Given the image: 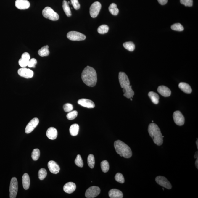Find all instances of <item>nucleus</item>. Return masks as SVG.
<instances>
[{"mask_svg": "<svg viewBox=\"0 0 198 198\" xmlns=\"http://www.w3.org/2000/svg\"><path fill=\"white\" fill-rule=\"evenodd\" d=\"M81 77L83 82L89 87H94L97 83V74L96 70L89 66H87L84 69Z\"/></svg>", "mask_w": 198, "mask_h": 198, "instance_id": "f257e3e1", "label": "nucleus"}, {"mask_svg": "<svg viewBox=\"0 0 198 198\" xmlns=\"http://www.w3.org/2000/svg\"><path fill=\"white\" fill-rule=\"evenodd\" d=\"M119 79L121 88H123L124 96L127 99L133 98L134 92L132 89V86L130 85L129 79L127 75L124 72H120Z\"/></svg>", "mask_w": 198, "mask_h": 198, "instance_id": "f03ea898", "label": "nucleus"}, {"mask_svg": "<svg viewBox=\"0 0 198 198\" xmlns=\"http://www.w3.org/2000/svg\"><path fill=\"white\" fill-rule=\"evenodd\" d=\"M148 131L155 144L158 146L162 145L163 142V138L160 129L157 124L153 123L150 124L148 127Z\"/></svg>", "mask_w": 198, "mask_h": 198, "instance_id": "7ed1b4c3", "label": "nucleus"}, {"mask_svg": "<svg viewBox=\"0 0 198 198\" xmlns=\"http://www.w3.org/2000/svg\"><path fill=\"white\" fill-rule=\"evenodd\" d=\"M114 147L117 153L125 158H130L132 156L131 149L126 144L120 140L114 142Z\"/></svg>", "mask_w": 198, "mask_h": 198, "instance_id": "20e7f679", "label": "nucleus"}, {"mask_svg": "<svg viewBox=\"0 0 198 198\" xmlns=\"http://www.w3.org/2000/svg\"><path fill=\"white\" fill-rule=\"evenodd\" d=\"M43 16L52 21H57L59 18V15L49 7H46L42 11Z\"/></svg>", "mask_w": 198, "mask_h": 198, "instance_id": "39448f33", "label": "nucleus"}, {"mask_svg": "<svg viewBox=\"0 0 198 198\" xmlns=\"http://www.w3.org/2000/svg\"><path fill=\"white\" fill-rule=\"evenodd\" d=\"M18 190V183L16 178H12L11 181L10 189V197L15 198L16 197Z\"/></svg>", "mask_w": 198, "mask_h": 198, "instance_id": "423d86ee", "label": "nucleus"}, {"mask_svg": "<svg viewBox=\"0 0 198 198\" xmlns=\"http://www.w3.org/2000/svg\"><path fill=\"white\" fill-rule=\"evenodd\" d=\"M67 37L69 39L73 41H83L86 39V36L79 32L72 31L69 32L67 34Z\"/></svg>", "mask_w": 198, "mask_h": 198, "instance_id": "0eeeda50", "label": "nucleus"}, {"mask_svg": "<svg viewBox=\"0 0 198 198\" xmlns=\"http://www.w3.org/2000/svg\"><path fill=\"white\" fill-rule=\"evenodd\" d=\"M101 190L99 187L93 186L89 188L85 193L86 197L87 198H93L99 195Z\"/></svg>", "mask_w": 198, "mask_h": 198, "instance_id": "6e6552de", "label": "nucleus"}, {"mask_svg": "<svg viewBox=\"0 0 198 198\" xmlns=\"http://www.w3.org/2000/svg\"><path fill=\"white\" fill-rule=\"evenodd\" d=\"M101 8V3L96 1L92 4L90 8V16L93 18H96L99 15Z\"/></svg>", "mask_w": 198, "mask_h": 198, "instance_id": "1a4fd4ad", "label": "nucleus"}, {"mask_svg": "<svg viewBox=\"0 0 198 198\" xmlns=\"http://www.w3.org/2000/svg\"><path fill=\"white\" fill-rule=\"evenodd\" d=\"M173 117L175 123L179 126H182L185 123V117L180 111H175L173 113Z\"/></svg>", "mask_w": 198, "mask_h": 198, "instance_id": "9d476101", "label": "nucleus"}, {"mask_svg": "<svg viewBox=\"0 0 198 198\" xmlns=\"http://www.w3.org/2000/svg\"><path fill=\"white\" fill-rule=\"evenodd\" d=\"M156 181L159 185L168 189H171L172 186L171 184L167 179L165 177L162 176H159L156 177Z\"/></svg>", "mask_w": 198, "mask_h": 198, "instance_id": "9b49d317", "label": "nucleus"}, {"mask_svg": "<svg viewBox=\"0 0 198 198\" xmlns=\"http://www.w3.org/2000/svg\"><path fill=\"white\" fill-rule=\"evenodd\" d=\"M39 123V120L37 118H34L30 120L26 127L25 132L26 133H30L37 126Z\"/></svg>", "mask_w": 198, "mask_h": 198, "instance_id": "f8f14e48", "label": "nucleus"}, {"mask_svg": "<svg viewBox=\"0 0 198 198\" xmlns=\"http://www.w3.org/2000/svg\"><path fill=\"white\" fill-rule=\"evenodd\" d=\"M18 74L19 76L22 77L26 79H29L33 77V72L29 69L25 67H22L19 69L18 71Z\"/></svg>", "mask_w": 198, "mask_h": 198, "instance_id": "ddd939ff", "label": "nucleus"}, {"mask_svg": "<svg viewBox=\"0 0 198 198\" xmlns=\"http://www.w3.org/2000/svg\"><path fill=\"white\" fill-rule=\"evenodd\" d=\"M30 5V3L27 0H16L15 1V6L20 10H25L29 8Z\"/></svg>", "mask_w": 198, "mask_h": 198, "instance_id": "4468645a", "label": "nucleus"}, {"mask_svg": "<svg viewBox=\"0 0 198 198\" xmlns=\"http://www.w3.org/2000/svg\"><path fill=\"white\" fill-rule=\"evenodd\" d=\"M78 104L82 107L88 108H93L95 107V104L93 101L87 99H82L79 100Z\"/></svg>", "mask_w": 198, "mask_h": 198, "instance_id": "2eb2a0df", "label": "nucleus"}, {"mask_svg": "<svg viewBox=\"0 0 198 198\" xmlns=\"http://www.w3.org/2000/svg\"><path fill=\"white\" fill-rule=\"evenodd\" d=\"M157 91L160 94L165 97H169L171 94V90L165 86H160L158 87Z\"/></svg>", "mask_w": 198, "mask_h": 198, "instance_id": "dca6fc26", "label": "nucleus"}, {"mask_svg": "<svg viewBox=\"0 0 198 198\" xmlns=\"http://www.w3.org/2000/svg\"><path fill=\"white\" fill-rule=\"evenodd\" d=\"M48 167L51 173L57 174L60 171L59 166L54 161H50L48 163Z\"/></svg>", "mask_w": 198, "mask_h": 198, "instance_id": "f3484780", "label": "nucleus"}, {"mask_svg": "<svg viewBox=\"0 0 198 198\" xmlns=\"http://www.w3.org/2000/svg\"><path fill=\"white\" fill-rule=\"evenodd\" d=\"M76 188V184L74 183L69 182L64 185L63 189L65 192L68 194H71L75 191Z\"/></svg>", "mask_w": 198, "mask_h": 198, "instance_id": "a211bd4d", "label": "nucleus"}, {"mask_svg": "<svg viewBox=\"0 0 198 198\" xmlns=\"http://www.w3.org/2000/svg\"><path fill=\"white\" fill-rule=\"evenodd\" d=\"M46 136L49 139H51V140H54L57 137L58 132L57 130L54 127H50L47 130Z\"/></svg>", "mask_w": 198, "mask_h": 198, "instance_id": "6ab92c4d", "label": "nucleus"}, {"mask_svg": "<svg viewBox=\"0 0 198 198\" xmlns=\"http://www.w3.org/2000/svg\"><path fill=\"white\" fill-rule=\"evenodd\" d=\"M109 196L110 198H122L123 194L119 190L112 189L109 192Z\"/></svg>", "mask_w": 198, "mask_h": 198, "instance_id": "aec40b11", "label": "nucleus"}, {"mask_svg": "<svg viewBox=\"0 0 198 198\" xmlns=\"http://www.w3.org/2000/svg\"><path fill=\"white\" fill-rule=\"evenodd\" d=\"M178 86L182 91L187 94H190L192 90L189 84L186 83L181 82L179 84Z\"/></svg>", "mask_w": 198, "mask_h": 198, "instance_id": "412c9836", "label": "nucleus"}, {"mask_svg": "<svg viewBox=\"0 0 198 198\" xmlns=\"http://www.w3.org/2000/svg\"><path fill=\"white\" fill-rule=\"evenodd\" d=\"M22 183L24 189H28L30 186V176L27 173H24L22 176Z\"/></svg>", "mask_w": 198, "mask_h": 198, "instance_id": "4be33fe9", "label": "nucleus"}, {"mask_svg": "<svg viewBox=\"0 0 198 198\" xmlns=\"http://www.w3.org/2000/svg\"><path fill=\"white\" fill-rule=\"evenodd\" d=\"M148 95L153 104H157L159 103V96L157 93L150 91L149 92Z\"/></svg>", "mask_w": 198, "mask_h": 198, "instance_id": "5701e85b", "label": "nucleus"}, {"mask_svg": "<svg viewBox=\"0 0 198 198\" xmlns=\"http://www.w3.org/2000/svg\"><path fill=\"white\" fill-rule=\"evenodd\" d=\"M79 127L77 124H73L70 128V135L73 136H77L79 133Z\"/></svg>", "mask_w": 198, "mask_h": 198, "instance_id": "b1692460", "label": "nucleus"}, {"mask_svg": "<svg viewBox=\"0 0 198 198\" xmlns=\"http://www.w3.org/2000/svg\"><path fill=\"white\" fill-rule=\"evenodd\" d=\"M62 8L63 9L64 12L67 17L71 16L72 13L70 10V8L69 6L68 2L65 0L63 1Z\"/></svg>", "mask_w": 198, "mask_h": 198, "instance_id": "393cba45", "label": "nucleus"}, {"mask_svg": "<svg viewBox=\"0 0 198 198\" xmlns=\"http://www.w3.org/2000/svg\"><path fill=\"white\" fill-rule=\"evenodd\" d=\"M38 54L41 57L48 56L49 55L50 52L49 50L48 45L44 46L41 48L38 51Z\"/></svg>", "mask_w": 198, "mask_h": 198, "instance_id": "a878e982", "label": "nucleus"}, {"mask_svg": "<svg viewBox=\"0 0 198 198\" xmlns=\"http://www.w3.org/2000/svg\"><path fill=\"white\" fill-rule=\"evenodd\" d=\"M109 10L110 13L114 16H117L119 13V9L117 8V6L115 3L110 4L109 7Z\"/></svg>", "mask_w": 198, "mask_h": 198, "instance_id": "bb28decb", "label": "nucleus"}, {"mask_svg": "<svg viewBox=\"0 0 198 198\" xmlns=\"http://www.w3.org/2000/svg\"><path fill=\"white\" fill-rule=\"evenodd\" d=\"M123 46L124 48L130 51H133L135 50V44L131 41L124 43Z\"/></svg>", "mask_w": 198, "mask_h": 198, "instance_id": "cd10ccee", "label": "nucleus"}, {"mask_svg": "<svg viewBox=\"0 0 198 198\" xmlns=\"http://www.w3.org/2000/svg\"><path fill=\"white\" fill-rule=\"evenodd\" d=\"M87 163L90 168H94V167L95 161L94 157L93 155L92 154L89 155L87 158Z\"/></svg>", "mask_w": 198, "mask_h": 198, "instance_id": "c85d7f7f", "label": "nucleus"}, {"mask_svg": "<svg viewBox=\"0 0 198 198\" xmlns=\"http://www.w3.org/2000/svg\"><path fill=\"white\" fill-rule=\"evenodd\" d=\"M101 168L104 173H107L110 169V165L108 162L107 160H104L101 162Z\"/></svg>", "mask_w": 198, "mask_h": 198, "instance_id": "c756f323", "label": "nucleus"}, {"mask_svg": "<svg viewBox=\"0 0 198 198\" xmlns=\"http://www.w3.org/2000/svg\"><path fill=\"white\" fill-rule=\"evenodd\" d=\"M40 156V152L39 149H35L32 152L31 157L34 161H37Z\"/></svg>", "mask_w": 198, "mask_h": 198, "instance_id": "7c9ffc66", "label": "nucleus"}, {"mask_svg": "<svg viewBox=\"0 0 198 198\" xmlns=\"http://www.w3.org/2000/svg\"><path fill=\"white\" fill-rule=\"evenodd\" d=\"M109 29L108 26L106 25H102L98 28L97 30L99 33L104 34L108 32Z\"/></svg>", "mask_w": 198, "mask_h": 198, "instance_id": "2f4dec72", "label": "nucleus"}, {"mask_svg": "<svg viewBox=\"0 0 198 198\" xmlns=\"http://www.w3.org/2000/svg\"><path fill=\"white\" fill-rule=\"evenodd\" d=\"M47 175L46 170L44 168H41L38 172V176L40 180H43L45 178Z\"/></svg>", "mask_w": 198, "mask_h": 198, "instance_id": "473e14b6", "label": "nucleus"}, {"mask_svg": "<svg viewBox=\"0 0 198 198\" xmlns=\"http://www.w3.org/2000/svg\"><path fill=\"white\" fill-rule=\"evenodd\" d=\"M172 30L177 31H182L184 30V27L180 23H176L173 24L171 26Z\"/></svg>", "mask_w": 198, "mask_h": 198, "instance_id": "72a5a7b5", "label": "nucleus"}, {"mask_svg": "<svg viewBox=\"0 0 198 198\" xmlns=\"http://www.w3.org/2000/svg\"><path fill=\"white\" fill-rule=\"evenodd\" d=\"M78 115L77 111L76 110L69 112L67 115V117L69 120H73L77 117Z\"/></svg>", "mask_w": 198, "mask_h": 198, "instance_id": "f704fd0d", "label": "nucleus"}, {"mask_svg": "<svg viewBox=\"0 0 198 198\" xmlns=\"http://www.w3.org/2000/svg\"><path fill=\"white\" fill-rule=\"evenodd\" d=\"M115 178L117 182L120 183H123L125 181L123 175L120 173H117L115 176Z\"/></svg>", "mask_w": 198, "mask_h": 198, "instance_id": "c9c22d12", "label": "nucleus"}, {"mask_svg": "<svg viewBox=\"0 0 198 198\" xmlns=\"http://www.w3.org/2000/svg\"><path fill=\"white\" fill-rule=\"evenodd\" d=\"M75 162L78 167H83V162L80 155L78 154L77 156L76 159L75 160Z\"/></svg>", "mask_w": 198, "mask_h": 198, "instance_id": "e433bc0d", "label": "nucleus"}, {"mask_svg": "<svg viewBox=\"0 0 198 198\" xmlns=\"http://www.w3.org/2000/svg\"><path fill=\"white\" fill-rule=\"evenodd\" d=\"M63 108L64 111L66 112H69L73 110V106L71 104L67 103L64 105Z\"/></svg>", "mask_w": 198, "mask_h": 198, "instance_id": "4c0bfd02", "label": "nucleus"}, {"mask_svg": "<svg viewBox=\"0 0 198 198\" xmlns=\"http://www.w3.org/2000/svg\"><path fill=\"white\" fill-rule=\"evenodd\" d=\"M181 4L186 7H191L193 5V0H180Z\"/></svg>", "mask_w": 198, "mask_h": 198, "instance_id": "58836bf2", "label": "nucleus"}, {"mask_svg": "<svg viewBox=\"0 0 198 198\" xmlns=\"http://www.w3.org/2000/svg\"><path fill=\"white\" fill-rule=\"evenodd\" d=\"M30 61V60H29ZM29 61L26 60L25 59L21 58L19 59L18 61V63L19 65L22 67H25L28 66V65Z\"/></svg>", "mask_w": 198, "mask_h": 198, "instance_id": "ea45409f", "label": "nucleus"}, {"mask_svg": "<svg viewBox=\"0 0 198 198\" xmlns=\"http://www.w3.org/2000/svg\"><path fill=\"white\" fill-rule=\"evenodd\" d=\"M72 5L75 10H78L80 8V4L78 0H70Z\"/></svg>", "mask_w": 198, "mask_h": 198, "instance_id": "a19ab883", "label": "nucleus"}, {"mask_svg": "<svg viewBox=\"0 0 198 198\" xmlns=\"http://www.w3.org/2000/svg\"><path fill=\"white\" fill-rule=\"evenodd\" d=\"M37 63V61L35 58H32L29 61L28 66L30 67H35V65Z\"/></svg>", "mask_w": 198, "mask_h": 198, "instance_id": "79ce46f5", "label": "nucleus"}, {"mask_svg": "<svg viewBox=\"0 0 198 198\" xmlns=\"http://www.w3.org/2000/svg\"><path fill=\"white\" fill-rule=\"evenodd\" d=\"M23 59H25L26 60L29 61L30 59V56L28 53L25 52L21 56V58Z\"/></svg>", "mask_w": 198, "mask_h": 198, "instance_id": "37998d69", "label": "nucleus"}, {"mask_svg": "<svg viewBox=\"0 0 198 198\" xmlns=\"http://www.w3.org/2000/svg\"><path fill=\"white\" fill-rule=\"evenodd\" d=\"M158 1L161 5H165L167 3L168 0H158Z\"/></svg>", "mask_w": 198, "mask_h": 198, "instance_id": "c03bdc74", "label": "nucleus"}, {"mask_svg": "<svg viewBox=\"0 0 198 198\" xmlns=\"http://www.w3.org/2000/svg\"><path fill=\"white\" fill-rule=\"evenodd\" d=\"M198 158H197V159H196V160L195 162V165L196 166V168H197V169L198 168Z\"/></svg>", "mask_w": 198, "mask_h": 198, "instance_id": "a18cd8bd", "label": "nucleus"}, {"mask_svg": "<svg viewBox=\"0 0 198 198\" xmlns=\"http://www.w3.org/2000/svg\"><path fill=\"white\" fill-rule=\"evenodd\" d=\"M198 152L197 151L196 152L195 154L194 155V158L197 159L198 158Z\"/></svg>", "mask_w": 198, "mask_h": 198, "instance_id": "49530a36", "label": "nucleus"}, {"mask_svg": "<svg viewBox=\"0 0 198 198\" xmlns=\"http://www.w3.org/2000/svg\"><path fill=\"white\" fill-rule=\"evenodd\" d=\"M198 140H197V141H196V145H197V149H198Z\"/></svg>", "mask_w": 198, "mask_h": 198, "instance_id": "de8ad7c7", "label": "nucleus"}, {"mask_svg": "<svg viewBox=\"0 0 198 198\" xmlns=\"http://www.w3.org/2000/svg\"><path fill=\"white\" fill-rule=\"evenodd\" d=\"M130 100H131V101H132V100H133V99H131V98H130Z\"/></svg>", "mask_w": 198, "mask_h": 198, "instance_id": "09e8293b", "label": "nucleus"}, {"mask_svg": "<svg viewBox=\"0 0 198 198\" xmlns=\"http://www.w3.org/2000/svg\"><path fill=\"white\" fill-rule=\"evenodd\" d=\"M152 122H153V121H152Z\"/></svg>", "mask_w": 198, "mask_h": 198, "instance_id": "8fccbe9b", "label": "nucleus"}, {"mask_svg": "<svg viewBox=\"0 0 198 198\" xmlns=\"http://www.w3.org/2000/svg\"><path fill=\"white\" fill-rule=\"evenodd\" d=\"M162 189H163V190H164V189L163 188H162Z\"/></svg>", "mask_w": 198, "mask_h": 198, "instance_id": "3c124183", "label": "nucleus"}]
</instances>
